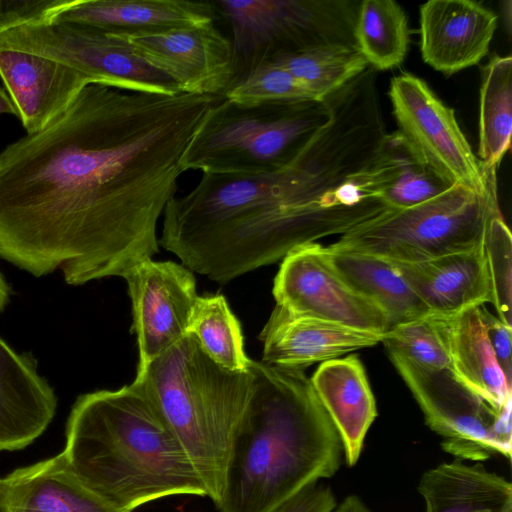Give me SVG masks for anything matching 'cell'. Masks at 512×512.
<instances>
[{"label": "cell", "mask_w": 512, "mask_h": 512, "mask_svg": "<svg viewBox=\"0 0 512 512\" xmlns=\"http://www.w3.org/2000/svg\"><path fill=\"white\" fill-rule=\"evenodd\" d=\"M221 97L87 84L0 151V257L70 285L124 277L158 252L183 155Z\"/></svg>", "instance_id": "cell-1"}, {"label": "cell", "mask_w": 512, "mask_h": 512, "mask_svg": "<svg viewBox=\"0 0 512 512\" xmlns=\"http://www.w3.org/2000/svg\"><path fill=\"white\" fill-rule=\"evenodd\" d=\"M286 165L261 174H203L163 212L159 244L192 272L227 283L294 248L343 235L389 209L374 166L387 135L381 110L346 86Z\"/></svg>", "instance_id": "cell-2"}, {"label": "cell", "mask_w": 512, "mask_h": 512, "mask_svg": "<svg viewBox=\"0 0 512 512\" xmlns=\"http://www.w3.org/2000/svg\"><path fill=\"white\" fill-rule=\"evenodd\" d=\"M253 392L236 431L218 512H271L338 471L339 435L303 370L251 361Z\"/></svg>", "instance_id": "cell-3"}, {"label": "cell", "mask_w": 512, "mask_h": 512, "mask_svg": "<svg viewBox=\"0 0 512 512\" xmlns=\"http://www.w3.org/2000/svg\"><path fill=\"white\" fill-rule=\"evenodd\" d=\"M61 452L77 478L118 510L175 495L207 497L182 445L134 381L80 395Z\"/></svg>", "instance_id": "cell-4"}, {"label": "cell", "mask_w": 512, "mask_h": 512, "mask_svg": "<svg viewBox=\"0 0 512 512\" xmlns=\"http://www.w3.org/2000/svg\"><path fill=\"white\" fill-rule=\"evenodd\" d=\"M172 430L206 492L218 500L233 439L249 404L252 370L216 364L196 337L183 338L135 377Z\"/></svg>", "instance_id": "cell-5"}, {"label": "cell", "mask_w": 512, "mask_h": 512, "mask_svg": "<svg viewBox=\"0 0 512 512\" xmlns=\"http://www.w3.org/2000/svg\"><path fill=\"white\" fill-rule=\"evenodd\" d=\"M328 118L326 100L242 105L222 98L182 158L202 174H261L286 165Z\"/></svg>", "instance_id": "cell-6"}, {"label": "cell", "mask_w": 512, "mask_h": 512, "mask_svg": "<svg viewBox=\"0 0 512 512\" xmlns=\"http://www.w3.org/2000/svg\"><path fill=\"white\" fill-rule=\"evenodd\" d=\"M501 214L497 176L484 194L452 185L440 195L405 209H389L330 245L416 263L483 246L490 220Z\"/></svg>", "instance_id": "cell-7"}, {"label": "cell", "mask_w": 512, "mask_h": 512, "mask_svg": "<svg viewBox=\"0 0 512 512\" xmlns=\"http://www.w3.org/2000/svg\"><path fill=\"white\" fill-rule=\"evenodd\" d=\"M358 1L218 0L215 12L230 24L235 80L282 55L319 46H356ZM233 81V82H234Z\"/></svg>", "instance_id": "cell-8"}, {"label": "cell", "mask_w": 512, "mask_h": 512, "mask_svg": "<svg viewBox=\"0 0 512 512\" xmlns=\"http://www.w3.org/2000/svg\"><path fill=\"white\" fill-rule=\"evenodd\" d=\"M0 48L57 61L93 84L140 93H181L167 75L133 51L125 36L85 25L49 20L23 23L0 32Z\"/></svg>", "instance_id": "cell-9"}, {"label": "cell", "mask_w": 512, "mask_h": 512, "mask_svg": "<svg viewBox=\"0 0 512 512\" xmlns=\"http://www.w3.org/2000/svg\"><path fill=\"white\" fill-rule=\"evenodd\" d=\"M389 356L422 410L427 426L441 436L445 452L475 462L497 454L510 459L511 402L494 407L449 368L428 370L399 354L389 352Z\"/></svg>", "instance_id": "cell-10"}, {"label": "cell", "mask_w": 512, "mask_h": 512, "mask_svg": "<svg viewBox=\"0 0 512 512\" xmlns=\"http://www.w3.org/2000/svg\"><path fill=\"white\" fill-rule=\"evenodd\" d=\"M389 98L398 132L419 157L451 185L484 194L495 169H483L454 110L421 78L403 73L391 80Z\"/></svg>", "instance_id": "cell-11"}, {"label": "cell", "mask_w": 512, "mask_h": 512, "mask_svg": "<svg viewBox=\"0 0 512 512\" xmlns=\"http://www.w3.org/2000/svg\"><path fill=\"white\" fill-rule=\"evenodd\" d=\"M272 292L276 305L294 314L374 334L390 328L385 313L340 278L316 242L298 246L282 259Z\"/></svg>", "instance_id": "cell-12"}, {"label": "cell", "mask_w": 512, "mask_h": 512, "mask_svg": "<svg viewBox=\"0 0 512 512\" xmlns=\"http://www.w3.org/2000/svg\"><path fill=\"white\" fill-rule=\"evenodd\" d=\"M137 338L136 376L187 334L198 297L194 274L173 261L145 260L124 277Z\"/></svg>", "instance_id": "cell-13"}, {"label": "cell", "mask_w": 512, "mask_h": 512, "mask_svg": "<svg viewBox=\"0 0 512 512\" xmlns=\"http://www.w3.org/2000/svg\"><path fill=\"white\" fill-rule=\"evenodd\" d=\"M181 93L223 97L235 79L234 52L214 22L149 35H123Z\"/></svg>", "instance_id": "cell-14"}, {"label": "cell", "mask_w": 512, "mask_h": 512, "mask_svg": "<svg viewBox=\"0 0 512 512\" xmlns=\"http://www.w3.org/2000/svg\"><path fill=\"white\" fill-rule=\"evenodd\" d=\"M498 16L472 0H430L420 6L423 61L446 76L477 65L488 53Z\"/></svg>", "instance_id": "cell-15"}, {"label": "cell", "mask_w": 512, "mask_h": 512, "mask_svg": "<svg viewBox=\"0 0 512 512\" xmlns=\"http://www.w3.org/2000/svg\"><path fill=\"white\" fill-rule=\"evenodd\" d=\"M212 2L183 0H60L48 19L117 35H149L214 22Z\"/></svg>", "instance_id": "cell-16"}, {"label": "cell", "mask_w": 512, "mask_h": 512, "mask_svg": "<svg viewBox=\"0 0 512 512\" xmlns=\"http://www.w3.org/2000/svg\"><path fill=\"white\" fill-rule=\"evenodd\" d=\"M0 78L27 134L43 129L92 83L57 61L5 48H0Z\"/></svg>", "instance_id": "cell-17"}, {"label": "cell", "mask_w": 512, "mask_h": 512, "mask_svg": "<svg viewBox=\"0 0 512 512\" xmlns=\"http://www.w3.org/2000/svg\"><path fill=\"white\" fill-rule=\"evenodd\" d=\"M384 334L359 331L314 317L298 315L276 305L259 339L262 363L303 370L354 350L382 342Z\"/></svg>", "instance_id": "cell-18"}, {"label": "cell", "mask_w": 512, "mask_h": 512, "mask_svg": "<svg viewBox=\"0 0 512 512\" xmlns=\"http://www.w3.org/2000/svg\"><path fill=\"white\" fill-rule=\"evenodd\" d=\"M57 397L29 356L0 337V451L32 444L54 418Z\"/></svg>", "instance_id": "cell-19"}, {"label": "cell", "mask_w": 512, "mask_h": 512, "mask_svg": "<svg viewBox=\"0 0 512 512\" xmlns=\"http://www.w3.org/2000/svg\"><path fill=\"white\" fill-rule=\"evenodd\" d=\"M312 386L339 435L346 464L354 466L377 408L365 369L356 355L322 362Z\"/></svg>", "instance_id": "cell-20"}, {"label": "cell", "mask_w": 512, "mask_h": 512, "mask_svg": "<svg viewBox=\"0 0 512 512\" xmlns=\"http://www.w3.org/2000/svg\"><path fill=\"white\" fill-rule=\"evenodd\" d=\"M397 265L430 313L450 315L492 301L484 244L466 252Z\"/></svg>", "instance_id": "cell-21"}, {"label": "cell", "mask_w": 512, "mask_h": 512, "mask_svg": "<svg viewBox=\"0 0 512 512\" xmlns=\"http://www.w3.org/2000/svg\"><path fill=\"white\" fill-rule=\"evenodd\" d=\"M2 486L6 512H124L88 489L62 453L14 470Z\"/></svg>", "instance_id": "cell-22"}, {"label": "cell", "mask_w": 512, "mask_h": 512, "mask_svg": "<svg viewBox=\"0 0 512 512\" xmlns=\"http://www.w3.org/2000/svg\"><path fill=\"white\" fill-rule=\"evenodd\" d=\"M437 315L452 373L494 407L501 408L511 402L512 387L490 345L480 306L450 315Z\"/></svg>", "instance_id": "cell-23"}, {"label": "cell", "mask_w": 512, "mask_h": 512, "mask_svg": "<svg viewBox=\"0 0 512 512\" xmlns=\"http://www.w3.org/2000/svg\"><path fill=\"white\" fill-rule=\"evenodd\" d=\"M456 459L424 472L418 492L425 512H512V486L482 464Z\"/></svg>", "instance_id": "cell-24"}, {"label": "cell", "mask_w": 512, "mask_h": 512, "mask_svg": "<svg viewBox=\"0 0 512 512\" xmlns=\"http://www.w3.org/2000/svg\"><path fill=\"white\" fill-rule=\"evenodd\" d=\"M324 252L340 278L385 313L390 327L430 313L405 280L397 263L330 246L324 247Z\"/></svg>", "instance_id": "cell-25"}, {"label": "cell", "mask_w": 512, "mask_h": 512, "mask_svg": "<svg viewBox=\"0 0 512 512\" xmlns=\"http://www.w3.org/2000/svg\"><path fill=\"white\" fill-rule=\"evenodd\" d=\"M478 159L495 169L511 145L512 57L494 55L483 67L479 100Z\"/></svg>", "instance_id": "cell-26"}, {"label": "cell", "mask_w": 512, "mask_h": 512, "mask_svg": "<svg viewBox=\"0 0 512 512\" xmlns=\"http://www.w3.org/2000/svg\"><path fill=\"white\" fill-rule=\"evenodd\" d=\"M354 37L368 66L383 71L399 66L409 46L407 16L393 0H364L359 3Z\"/></svg>", "instance_id": "cell-27"}, {"label": "cell", "mask_w": 512, "mask_h": 512, "mask_svg": "<svg viewBox=\"0 0 512 512\" xmlns=\"http://www.w3.org/2000/svg\"><path fill=\"white\" fill-rule=\"evenodd\" d=\"M267 62H273L286 69L320 101L356 78L368 67L367 61L356 46L342 44L319 46L278 56Z\"/></svg>", "instance_id": "cell-28"}, {"label": "cell", "mask_w": 512, "mask_h": 512, "mask_svg": "<svg viewBox=\"0 0 512 512\" xmlns=\"http://www.w3.org/2000/svg\"><path fill=\"white\" fill-rule=\"evenodd\" d=\"M187 333L193 334L202 350L218 365L231 371H246L250 364L237 317L221 294L198 296Z\"/></svg>", "instance_id": "cell-29"}, {"label": "cell", "mask_w": 512, "mask_h": 512, "mask_svg": "<svg viewBox=\"0 0 512 512\" xmlns=\"http://www.w3.org/2000/svg\"><path fill=\"white\" fill-rule=\"evenodd\" d=\"M382 343L388 352L399 354L424 369L440 370L450 367L442 328L435 313L390 327L384 334Z\"/></svg>", "instance_id": "cell-30"}, {"label": "cell", "mask_w": 512, "mask_h": 512, "mask_svg": "<svg viewBox=\"0 0 512 512\" xmlns=\"http://www.w3.org/2000/svg\"><path fill=\"white\" fill-rule=\"evenodd\" d=\"M223 98L242 105L320 101L286 69L265 62L235 80Z\"/></svg>", "instance_id": "cell-31"}, {"label": "cell", "mask_w": 512, "mask_h": 512, "mask_svg": "<svg viewBox=\"0 0 512 512\" xmlns=\"http://www.w3.org/2000/svg\"><path fill=\"white\" fill-rule=\"evenodd\" d=\"M399 171L383 194L392 209H405L426 202L452 185L425 163L397 131Z\"/></svg>", "instance_id": "cell-32"}, {"label": "cell", "mask_w": 512, "mask_h": 512, "mask_svg": "<svg viewBox=\"0 0 512 512\" xmlns=\"http://www.w3.org/2000/svg\"><path fill=\"white\" fill-rule=\"evenodd\" d=\"M484 254L491 285V303L498 318L512 328V237L502 214L490 220Z\"/></svg>", "instance_id": "cell-33"}, {"label": "cell", "mask_w": 512, "mask_h": 512, "mask_svg": "<svg viewBox=\"0 0 512 512\" xmlns=\"http://www.w3.org/2000/svg\"><path fill=\"white\" fill-rule=\"evenodd\" d=\"M60 0H0V32L14 26L46 20Z\"/></svg>", "instance_id": "cell-34"}, {"label": "cell", "mask_w": 512, "mask_h": 512, "mask_svg": "<svg viewBox=\"0 0 512 512\" xmlns=\"http://www.w3.org/2000/svg\"><path fill=\"white\" fill-rule=\"evenodd\" d=\"M337 500L332 489L318 482L309 484L271 512H333Z\"/></svg>", "instance_id": "cell-35"}, {"label": "cell", "mask_w": 512, "mask_h": 512, "mask_svg": "<svg viewBox=\"0 0 512 512\" xmlns=\"http://www.w3.org/2000/svg\"><path fill=\"white\" fill-rule=\"evenodd\" d=\"M481 317L498 364L510 387H512L511 332L498 317L480 306Z\"/></svg>", "instance_id": "cell-36"}, {"label": "cell", "mask_w": 512, "mask_h": 512, "mask_svg": "<svg viewBox=\"0 0 512 512\" xmlns=\"http://www.w3.org/2000/svg\"><path fill=\"white\" fill-rule=\"evenodd\" d=\"M333 512H373L356 495L347 496L339 505L337 504Z\"/></svg>", "instance_id": "cell-37"}, {"label": "cell", "mask_w": 512, "mask_h": 512, "mask_svg": "<svg viewBox=\"0 0 512 512\" xmlns=\"http://www.w3.org/2000/svg\"><path fill=\"white\" fill-rule=\"evenodd\" d=\"M0 114H11L17 116V110L6 92L3 88L0 87Z\"/></svg>", "instance_id": "cell-38"}, {"label": "cell", "mask_w": 512, "mask_h": 512, "mask_svg": "<svg viewBox=\"0 0 512 512\" xmlns=\"http://www.w3.org/2000/svg\"><path fill=\"white\" fill-rule=\"evenodd\" d=\"M511 1H502L501 10L503 15L504 24L506 26L508 34L511 32Z\"/></svg>", "instance_id": "cell-39"}, {"label": "cell", "mask_w": 512, "mask_h": 512, "mask_svg": "<svg viewBox=\"0 0 512 512\" xmlns=\"http://www.w3.org/2000/svg\"><path fill=\"white\" fill-rule=\"evenodd\" d=\"M9 299V288L8 285L0 273V313L6 306Z\"/></svg>", "instance_id": "cell-40"}, {"label": "cell", "mask_w": 512, "mask_h": 512, "mask_svg": "<svg viewBox=\"0 0 512 512\" xmlns=\"http://www.w3.org/2000/svg\"><path fill=\"white\" fill-rule=\"evenodd\" d=\"M0 512H6L2 479H0Z\"/></svg>", "instance_id": "cell-41"}]
</instances>
